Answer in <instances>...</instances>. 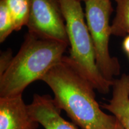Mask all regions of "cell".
I'll return each mask as SVG.
<instances>
[{"label": "cell", "mask_w": 129, "mask_h": 129, "mask_svg": "<svg viewBox=\"0 0 129 129\" xmlns=\"http://www.w3.org/2000/svg\"><path fill=\"white\" fill-rule=\"evenodd\" d=\"M41 80L52 90L56 105L81 129H114L116 118L102 111L94 87L69 56H64Z\"/></svg>", "instance_id": "1"}, {"label": "cell", "mask_w": 129, "mask_h": 129, "mask_svg": "<svg viewBox=\"0 0 129 129\" xmlns=\"http://www.w3.org/2000/svg\"><path fill=\"white\" fill-rule=\"evenodd\" d=\"M68 45L28 32L10 65L0 76V98L22 94L64 56Z\"/></svg>", "instance_id": "2"}, {"label": "cell", "mask_w": 129, "mask_h": 129, "mask_svg": "<svg viewBox=\"0 0 129 129\" xmlns=\"http://www.w3.org/2000/svg\"><path fill=\"white\" fill-rule=\"evenodd\" d=\"M65 21L66 29L71 47L70 56L74 64L89 81L95 90L107 94L113 81L106 80L96 65L94 46L81 1L59 0Z\"/></svg>", "instance_id": "3"}, {"label": "cell", "mask_w": 129, "mask_h": 129, "mask_svg": "<svg viewBox=\"0 0 129 129\" xmlns=\"http://www.w3.org/2000/svg\"><path fill=\"white\" fill-rule=\"evenodd\" d=\"M85 3V20L94 46L97 67L106 80L113 81L120 74L121 67L118 59L112 57L109 50L112 3L111 0H87Z\"/></svg>", "instance_id": "4"}, {"label": "cell", "mask_w": 129, "mask_h": 129, "mask_svg": "<svg viewBox=\"0 0 129 129\" xmlns=\"http://www.w3.org/2000/svg\"><path fill=\"white\" fill-rule=\"evenodd\" d=\"M28 32L69 45L65 21L59 0H31Z\"/></svg>", "instance_id": "5"}, {"label": "cell", "mask_w": 129, "mask_h": 129, "mask_svg": "<svg viewBox=\"0 0 129 129\" xmlns=\"http://www.w3.org/2000/svg\"><path fill=\"white\" fill-rule=\"evenodd\" d=\"M24 102L22 94L0 98V129H38Z\"/></svg>", "instance_id": "6"}, {"label": "cell", "mask_w": 129, "mask_h": 129, "mask_svg": "<svg viewBox=\"0 0 129 129\" xmlns=\"http://www.w3.org/2000/svg\"><path fill=\"white\" fill-rule=\"evenodd\" d=\"M28 109L32 118L44 129H78L61 116V110L50 95L35 94Z\"/></svg>", "instance_id": "7"}, {"label": "cell", "mask_w": 129, "mask_h": 129, "mask_svg": "<svg viewBox=\"0 0 129 129\" xmlns=\"http://www.w3.org/2000/svg\"><path fill=\"white\" fill-rule=\"evenodd\" d=\"M112 88L111 99L101 108L111 113L124 129H129V74L114 80Z\"/></svg>", "instance_id": "8"}, {"label": "cell", "mask_w": 129, "mask_h": 129, "mask_svg": "<svg viewBox=\"0 0 129 129\" xmlns=\"http://www.w3.org/2000/svg\"><path fill=\"white\" fill-rule=\"evenodd\" d=\"M13 20L15 30L28 25L30 17L31 0H4Z\"/></svg>", "instance_id": "9"}, {"label": "cell", "mask_w": 129, "mask_h": 129, "mask_svg": "<svg viewBox=\"0 0 129 129\" xmlns=\"http://www.w3.org/2000/svg\"><path fill=\"white\" fill-rule=\"evenodd\" d=\"M116 13L112 23V35L125 37L129 34V0H115Z\"/></svg>", "instance_id": "10"}, {"label": "cell", "mask_w": 129, "mask_h": 129, "mask_svg": "<svg viewBox=\"0 0 129 129\" xmlns=\"http://www.w3.org/2000/svg\"><path fill=\"white\" fill-rule=\"evenodd\" d=\"M15 30L13 20L4 0L0 1V43Z\"/></svg>", "instance_id": "11"}, {"label": "cell", "mask_w": 129, "mask_h": 129, "mask_svg": "<svg viewBox=\"0 0 129 129\" xmlns=\"http://www.w3.org/2000/svg\"><path fill=\"white\" fill-rule=\"evenodd\" d=\"M14 56L10 49L2 51L0 56V76L3 75L8 69L12 62Z\"/></svg>", "instance_id": "12"}, {"label": "cell", "mask_w": 129, "mask_h": 129, "mask_svg": "<svg viewBox=\"0 0 129 129\" xmlns=\"http://www.w3.org/2000/svg\"><path fill=\"white\" fill-rule=\"evenodd\" d=\"M122 47L124 51L127 54H129V34L124 37L122 44Z\"/></svg>", "instance_id": "13"}, {"label": "cell", "mask_w": 129, "mask_h": 129, "mask_svg": "<svg viewBox=\"0 0 129 129\" xmlns=\"http://www.w3.org/2000/svg\"><path fill=\"white\" fill-rule=\"evenodd\" d=\"M114 129H124L123 127H122V125H121V124L117 120V122H116L115 126L114 127Z\"/></svg>", "instance_id": "14"}, {"label": "cell", "mask_w": 129, "mask_h": 129, "mask_svg": "<svg viewBox=\"0 0 129 129\" xmlns=\"http://www.w3.org/2000/svg\"><path fill=\"white\" fill-rule=\"evenodd\" d=\"M78 1H84V2H85V1H87V0H78Z\"/></svg>", "instance_id": "15"}, {"label": "cell", "mask_w": 129, "mask_h": 129, "mask_svg": "<svg viewBox=\"0 0 129 129\" xmlns=\"http://www.w3.org/2000/svg\"><path fill=\"white\" fill-rule=\"evenodd\" d=\"M128 58H129V54H128Z\"/></svg>", "instance_id": "16"}]
</instances>
